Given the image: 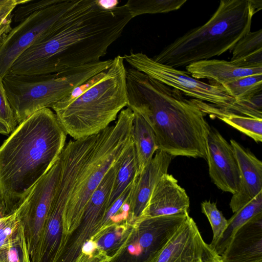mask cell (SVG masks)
<instances>
[{
  "mask_svg": "<svg viewBox=\"0 0 262 262\" xmlns=\"http://www.w3.org/2000/svg\"><path fill=\"white\" fill-rule=\"evenodd\" d=\"M125 5L105 10L77 0L60 25L23 52L8 74L49 75L100 61L132 19Z\"/></svg>",
  "mask_w": 262,
  "mask_h": 262,
  "instance_id": "1",
  "label": "cell"
},
{
  "mask_svg": "<svg viewBox=\"0 0 262 262\" xmlns=\"http://www.w3.org/2000/svg\"><path fill=\"white\" fill-rule=\"evenodd\" d=\"M171 160V156L158 149L146 167L136 176L130 198L128 222L133 224L141 216L156 185L168 173Z\"/></svg>",
  "mask_w": 262,
  "mask_h": 262,
  "instance_id": "15",
  "label": "cell"
},
{
  "mask_svg": "<svg viewBox=\"0 0 262 262\" xmlns=\"http://www.w3.org/2000/svg\"><path fill=\"white\" fill-rule=\"evenodd\" d=\"M238 163L239 182L229 206L234 213L262 191V162L233 139L230 141Z\"/></svg>",
  "mask_w": 262,
  "mask_h": 262,
  "instance_id": "14",
  "label": "cell"
},
{
  "mask_svg": "<svg viewBox=\"0 0 262 262\" xmlns=\"http://www.w3.org/2000/svg\"><path fill=\"white\" fill-rule=\"evenodd\" d=\"M187 0H129L125 4L132 18L146 14L165 13L180 9Z\"/></svg>",
  "mask_w": 262,
  "mask_h": 262,
  "instance_id": "25",
  "label": "cell"
},
{
  "mask_svg": "<svg viewBox=\"0 0 262 262\" xmlns=\"http://www.w3.org/2000/svg\"><path fill=\"white\" fill-rule=\"evenodd\" d=\"M123 57L133 68L184 95L234 112L236 101L221 85L195 79L187 71L157 62L143 53L130 52Z\"/></svg>",
  "mask_w": 262,
  "mask_h": 262,
  "instance_id": "9",
  "label": "cell"
},
{
  "mask_svg": "<svg viewBox=\"0 0 262 262\" xmlns=\"http://www.w3.org/2000/svg\"><path fill=\"white\" fill-rule=\"evenodd\" d=\"M59 159L35 183L17 209L30 257L42 235L58 180Z\"/></svg>",
  "mask_w": 262,
  "mask_h": 262,
  "instance_id": "11",
  "label": "cell"
},
{
  "mask_svg": "<svg viewBox=\"0 0 262 262\" xmlns=\"http://www.w3.org/2000/svg\"><path fill=\"white\" fill-rule=\"evenodd\" d=\"M30 0H0V41L12 29L13 13L15 8Z\"/></svg>",
  "mask_w": 262,
  "mask_h": 262,
  "instance_id": "30",
  "label": "cell"
},
{
  "mask_svg": "<svg viewBox=\"0 0 262 262\" xmlns=\"http://www.w3.org/2000/svg\"><path fill=\"white\" fill-rule=\"evenodd\" d=\"M132 111L134 114L132 138L137 156V176H138L151 160L159 148L155 134L150 125L139 112Z\"/></svg>",
  "mask_w": 262,
  "mask_h": 262,
  "instance_id": "20",
  "label": "cell"
},
{
  "mask_svg": "<svg viewBox=\"0 0 262 262\" xmlns=\"http://www.w3.org/2000/svg\"><path fill=\"white\" fill-rule=\"evenodd\" d=\"M21 227L16 210L0 219V249L6 247L12 242Z\"/></svg>",
  "mask_w": 262,
  "mask_h": 262,
  "instance_id": "29",
  "label": "cell"
},
{
  "mask_svg": "<svg viewBox=\"0 0 262 262\" xmlns=\"http://www.w3.org/2000/svg\"><path fill=\"white\" fill-rule=\"evenodd\" d=\"M58 0H30L25 4L17 6L13 13V20L19 23L31 14L45 9L58 2Z\"/></svg>",
  "mask_w": 262,
  "mask_h": 262,
  "instance_id": "31",
  "label": "cell"
},
{
  "mask_svg": "<svg viewBox=\"0 0 262 262\" xmlns=\"http://www.w3.org/2000/svg\"><path fill=\"white\" fill-rule=\"evenodd\" d=\"M137 160L133 141L124 153L118 167L111 192L107 210L122 194L137 176Z\"/></svg>",
  "mask_w": 262,
  "mask_h": 262,
  "instance_id": "23",
  "label": "cell"
},
{
  "mask_svg": "<svg viewBox=\"0 0 262 262\" xmlns=\"http://www.w3.org/2000/svg\"><path fill=\"white\" fill-rule=\"evenodd\" d=\"M67 134L54 112L39 110L19 124L0 147V205L14 213L58 159Z\"/></svg>",
  "mask_w": 262,
  "mask_h": 262,
  "instance_id": "3",
  "label": "cell"
},
{
  "mask_svg": "<svg viewBox=\"0 0 262 262\" xmlns=\"http://www.w3.org/2000/svg\"><path fill=\"white\" fill-rule=\"evenodd\" d=\"M262 214V191L228 220V226L215 251L221 255L230 243L238 230L257 216Z\"/></svg>",
  "mask_w": 262,
  "mask_h": 262,
  "instance_id": "22",
  "label": "cell"
},
{
  "mask_svg": "<svg viewBox=\"0 0 262 262\" xmlns=\"http://www.w3.org/2000/svg\"><path fill=\"white\" fill-rule=\"evenodd\" d=\"M261 8V0H222L206 23L178 37L152 58L177 69L231 51L250 31L253 16Z\"/></svg>",
  "mask_w": 262,
  "mask_h": 262,
  "instance_id": "4",
  "label": "cell"
},
{
  "mask_svg": "<svg viewBox=\"0 0 262 262\" xmlns=\"http://www.w3.org/2000/svg\"><path fill=\"white\" fill-rule=\"evenodd\" d=\"M190 201L185 190L168 173L163 175L155 187L140 217L170 215L188 211ZM139 217V218H140Z\"/></svg>",
  "mask_w": 262,
  "mask_h": 262,
  "instance_id": "16",
  "label": "cell"
},
{
  "mask_svg": "<svg viewBox=\"0 0 262 262\" xmlns=\"http://www.w3.org/2000/svg\"><path fill=\"white\" fill-rule=\"evenodd\" d=\"M0 262H31L23 226L12 242L0 249Z\"/></svg>",
  "mask_w": 262,
  "mask_h": 262,
  "instance_id": "28",
  "label": "cell"
},
{
  "mask_svg": "<svg viewBox=\"0 0 262 262\" xmlns=\"http://www.w3.org/2000/svg\"><path fill=\"white\" fill-rule=\"evenodd\" d=\"M99 6L105 10H110L118 6V1H97Z\"/></svg>",
  "mask_w": 262,
  "mask_h": 262,
  "instance_id": "35",
  "label": "cell"
},
{
  "mask_svg": "<svg viewBox=\"0 0 262 262\" xmlns=\"http://www.w3.org/2000/svg\"><path fill=\"white\" fill-rule=\"evenodd\" d=\"M217 253L203 239L190 216L147 262H212Z\"/></svg>",
  "mask_w": 262,
  "mask_h": 262,
  "instance_id": "12",
  "label": "cell"
},
{
  "mask_svg": "<svg viewBox=\"0 0 262 262\" xmlns=\"http://www.w3.org/2000/svg\"><path fill=\"white\" fill-rule=\"evenodd\" d=\"M112 62V59L100 60L49 75H6L3 81L18 124L39 110L52 108L75 89L108 69Z\"/></svg>",
  "mask_w": 262,
  "mask_h": 262,
  "instance_id": "6",
  "label": "cell"
},
{
  "mask_svg": "<svg viewBox=\"0 0 262 262\" xmlns=\"http://www.w3.org/2000/svg\"><path fill=\"white\" fill-rule=\"evenodd\" d=\"M221 256L225 262H262V214L238 230Z\"/></svg>",
  "mask_w": 262,
  "mask_h": 262,
  "instance_id": "17",
  "label": "cell"
},
{
  "mask_svg": "<svg viewBox=\"0 0 262 262\" xmlns=\"http://www.w3.org/2000/svg\"><path fill=\"white\" fill-rule=\"evenodd\" d=\"M10 133L11 131L7 125L0 120V134L7 135Z\"/></svg>",
  "mask_w": 262,
  "mask_h": 262,
  "instance_id": "36",
  "label": "cell"
},
{
  "mask_svg": "<svg viewBox=\"0 0 262 262\" xmlns=\"http://www.w3.org/2000/svg\"><path fill=\"white\" fill-rule=\"evenodd\" d=\"M0 120L7 125L12 132L18 123L8 100L3 79L0 77Z\"/></svg>",
  "mask_w": 262,
  "mask_h": 262,
  "instance_id": "32",
  "label": "cell"
},
{
  "mask_svg": "<svg viewBox=\"0 0 262 262\" xmlns=\"http://www.w3.org/2000/svg\"><path fill=\"white\" fill-rule=\"evenodd\" d=\"M112 258L103 251L97 249L91 255L81 253L75 262H110Z\"/></svg>",
  "mask_w": 262,
  "mask_h": 262,
  "instance_id": "33",
  "label": "cell"
},
{
  "mask_svg": "<svg viewBox=\"0 0 262 262\" xmlns=\"http://www.w3.org/2000/svg\"><path fill=\"white\" fill-rule=\"evenodd\" d=\"M77 0L58 2L36 12L12 28L0 41V77L3 79L18 57L52 33Z\"/></svg>",
  "mask_w": 262,
  "mask_h": 262,
  "instance_id": "8",
  "label": "cell"
},
{
  "mask_svg": "<svg viewBox=\"0 0 262 262\" xmlns=\"http://www.w3.org/2000/svg\"><path fill=\"white\" fill-rule=\"evenodd\" d=\"M192 99L205 115L217 118L247 135L256 142H261L262 118L242 115L207 102Z\"/></svg>",
  "mask_w": 262,
  "mask_h": 262,
  "instance_id": "19",
  "label": "cell"
},
{
  "mask_svg": "<svg viewBox=\"0 0 262 262\" xmlns=\"http://www.w3.org/2000/svg\"><path fill=\"white\" fill-rule=\"evenodd\" d=\"M126 78L127 107L139 112L150 125L159 149L171 157L206 160L211 127L192 98L133 68L126 69Z\"/></svg>",
  "mask_w": 262,
  "mask_h": 262,
  "instance_id": "2",
  "label": "cell"
},
{
  "mask_svg": "<svg viewBox=\"0 0 262 262\" xmlns=\"http://www.w3.org/2000/svg\"><path fill=\"white\" fill-rule=\"evenodd\" d=\"M194 78L207 79L211 83L223 86L240 77L262 74V66L240 67L230 61L216 59L202 60L186 67Z\"/></svg>",
  "mask_w": 262,
  "mask_h": 262,
  "instance_id": "18",
  "label": "cell"
},
{
  "mask_svg": "<svg viewBox=\"0 0 262 262\" xmlns=\"http://www.w3.org/2000/svg\"><path fill=\"white\" fill-rule=\"evenodd\" d=\"M97 249V247L95 242L92 239H90L82 245L81 253L86 255H91Z\"/></svg>",
  "mask_w": 262,
  "mask_h": 262,
  "instance_id": "34",
  "label": "cell"
},
{
  "mask_svg": "<svg viewBox=\"0 0 262 262\" xmlns=\"http://www.w3.org/2000/svg\"><path fill=\"white\" fill-rule=\"evenodd\" d=\"M124 61L123 56H117L110 67L80 95L52 107L64 132L74 140L102 132L127 106Z\"/></svg>",
  "mask_w": 262,
  "mask_h": 262,
  "instance_id": "5",
  "label": "cell"
},
{
  "mask_svg": "<svg viewBox=\"0 0 262 262\" xmlns=\"http://www.w3.org/2000/svg\"><path fill=\"white\" fill-rule=\"evenodd\" d=\"M132 230V224L126 221L111 225L99 231L91 239L96 243L97 249L112 259L122 248Z\"/></svg>",
  "mask_w": 262,
  "mask_h": 262,
  "instance_id": "24",
  "label": "cell"
},
{
  "mask_svg": "<svg viewBox=\"0 0 262 262\" xmlns=\"http://www.w3.org/2000/svg\"><path fill=\"white\" fill-rule=\"evenodd\" d=\"M4 216H5L4 215V214L2 212V208L1 207V205H0V219L3 217Z\"/></svg>",
  "mask_w": 262,
  "mask_h": 262,
  "instance_id": "38",
  "label": "cell"
},
{
  "mask_svg": "<svg viewBox=\"0 0 262 262\" xmlns=\"http://www.w3.org/2000/svg\"><path fill=\"white\" fill-rule=\"evenodd\" d=\"M230 61L240 67L262 66V29L251 31L242 37L231 50Z\"/></svg>",
  "mask_w": 262,
  "mask_h": 262,
  "instance_id": "21",
  "label": "cell"
},
{
  "mask_svg": "<svg viewBox=\"0 0 262 262\" xmlns=\"http://www.w3.org/2000/svg\"><path fill=\"white\" fill-rule=\"evenodd\" d=\"M236 101L250 99L262 91V74L244 76L222 86Z\"/></svg>",
  "mask_w": 262,
  "mask_h": 262,
  "instance_id": "26",
  "label": "cell"
},
{
  "mask_svg": "<svg viewBox=\"0 0 262 262\" xmlns=\"http://www.w3.org/2000/svg\"><path fill=\"white\" fill-rule=\"evenodd\" d=\"M201 210L208 219L213 232V238L210 246L215 250V247L228 226V220L220 211L216 203L205 201L201 203Z\"/></svg>",
  "mask_w": 262,
  "mask_h": 262,
  "instance_id": "27",
  "label": "cell"
},
{
  "mask_svg": "<svg viewBox=\"0 0 262 262\" xmlns=\"http://www.w3.org/2000/svg\"><path fill=\"white\" fill-rule=\"evenodd\" d=\"M206 160L214 184L223 191L235 193L239 173L234 152L231 144L213 127H210L207 138Z\"/></svg>",
  "mask_w": 262,
  "mask_h": 262,
  "instance_id": "13",
  "label": "cell"
},
{
  "mask_svg": "<svg viewBox=\"0 0 262 262\" xmlns=\"http://www.w3.org/2000/svg\"><path fill=\"white\" fill-rule=\"evenodd\" d=\"M188 212L170 215L140 217L132 224L127 240L110 262H147L162 246Z\"/></svg>",
  "mask_w": 262,
  "mask_h": 262,
  "instance_id": "10",
  "label": "cell"
},
{
  "mask_svg": "<svg viewBox=\"0 0 262 262\" xmlns=\"http://www.w3.org/2000/svg\"><path fill=\"white\" fill-rule=\"evenodd\" d=\"M212 262H225L221 255L217 254L213 258Z\"/></svg>",
  "mask_w": 262,
  "mask_h": 262,
  "instance_id": "37",
  "label": "cell"
},
{
  "mask_svg": "<svg viewBox=\"0 0 262 262\" xmlns=\"http://www.w3.org/2000/svg\"><path fill=\"white\" fill-rule=\"evenodd\" d=\"M134 114L128 107L113 125L99 133L95 149L84 167L68 204L63 219V239L77 226L93 192L133 142Z\"/></svg>",
  "mask_w": 262,
  "mask_h": 262,
  "instance_id": "7",
  "label": "cell"
}]
</instances>
